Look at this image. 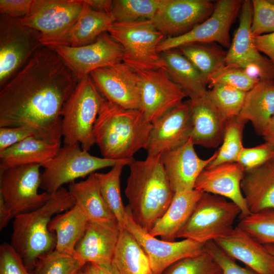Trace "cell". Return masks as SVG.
Here are the masks:
<instances>
[{
    "label": "cell",
    "mask_w": 274,
    "mask_h": 274,
    "mask_svg": "<svg viewBox=\"0 0 274 274\" xmlns=\"http://www.w3.org/2000/svg\"><path fill=\"white\" fill-rule=\"evenodd\" d=\"M237 226L260 244H274V209L241 218Z\"/></svg>",
    "instance_id": "38"
},
{
    "label": "cell",
    "mask_w": 274,
    "mask_h": 274,
    "mask_svg": "<svg viewBox=\"0 0 274 274\" xmlns=\"http://www.w3.org/2000/svg\"><path fill=\"white\" fill-rule=\"evenodd\" d=\"M49 47L61 57L79 80L95 70L123 61L124 56L122 47L108 32L100 35L94 42L85 46Z\"/></svg>",
    "instance_id": "15"
},
{
    "label": "cell",
    "mask_w": 274,
    "mask_h": 274,
    "mask_svg": "<svg viewBox=\"0 0 274 274\" xmlns=\"http://www.w3.org/2000/svg\"><path fill=\"white\" fill-rule=\"evenodd\" d=\"M242 2L217 1L213 13L208 18L182 36L165 38L159 44L158 52L160 54L184 44L194 43L213 42L229 48L231 42L230 29L239 14Z\"/></svg>",
    "instance_id": "13"
},
{
    "label": "cell",
    "mask_w": 274,
    "mask_h": 274,
    "mask_svg": "<svg viewBox=\"0 0 274 274\" xmlns=\"http://www.w3.org/2000/svg\"><path fill=\"white\" fill-rule=\"evenodd\" d=\"M78 274H98V272L95 264L88 263L82 267Z\"/></svg>",
    "instance_id": "53"
},
{
    "label": "cell",
    "mask_w": 274,
    "mask_h": 274,
    "mask_svg": "<svg viewBox=\"0 0 274 274\" xmlns=\"http://www.w3.org/2000/svg\"><path fill=\"white\" fill-rule=\"evenodd\" d=\"M79 79L51 48L42 46L0 91V127L61 124V112Z\"/></svg>",
    "instance_id": "1"
},
{
    "label": "cell",
    "mask_w": 274,
    "mask_h": 274,
    "mask_svg": "<svg viewBox=\"0 0 274 274\" xmlns=\"http://www.w3.org/2000/svg\"><path fill=\"white\" fill-rule=\"evenodd\" d=\"M38 164L8 167L1 170L0 195L13 217L43 205L52 194L38 193L41 175Z\"/></svg>",
    "instance_id": "10"
},
{
    "label": "cell",
    "mask_w": 274,
    "mask_h": 274,
    "mask_svg": "<svg viewBox=\"0 0 274 274\" xmlns=\"http://www.w3.org/2000/svg\"><path fill=\"white\" fill-rule=\"evenodd\" d=\"M241 214L240 208L233 202L221 196L203 193L177 238L202 244L215 241L233 229L234 221Z\"/></svg>",
    "instance_id": "6"
},
{
    "label": "cell",
    "mask_w": 274,
    "mask_h": 274,
    "mask_svg": "<svg viewBox=\"0 0 274 274\" xmlns=\"http://www.w3.org/2000/svg\"><path fill=\"white\" fill-rule=\"evenodd\" d=\"M95 264L97 267L98 274H117L111 263L105 265Z\"/></svg>",
    "instance_id": "54"
},
{
    "label": "cell",
    "mask_w": 274,
    "mask_h": 274,
    "mask_svg": "<svg viewBox=\"0 0 274 274\" xmlns=\"http://www.w3.org/2000/svg\"><path fill=\"white\" fill-rule=\"evenodd\" d=\"M268 251L274 257V244L264 245Z\"/></svg>",
    "instance_id": "55"
},
{
    "label": "cell",
    "mask_w": 274,
    "mask_h": 274,
    "mask_svg": "<svg viewBox=\"0 0 274 274\" xmlns=\"http://www.w3.org/2000/svg\"><path fill=\"white\" fill-rule=\"evenodd\" d=\"M274 115V79L260 80L247 92L238 116L247 122H251L256 133H262Z\"/></svg>",
    "instance_id": "29"
},
{
    "label": "cell",
    "mask_w": 274,
    "mask_h": 274,
    "mask_svg": "<svg viewBox=\"0 0 274 274\" xmlns=\"http://www.w3.org/2000/svg\"><path fill=\"white\" fill-rule=\"evenodd\" d=\"M0 274H32L11 244L0 246Z\"/></svg>",
    "instance_id": "45"
},
{
    "label": "cell",
    "mask_w": 274,
    "mask_h": 274,
    "mask_svg": "<svg viewBox=\"0 0 274 274\" xmlns=\"http://www.w3.org/2000/svg\"><path fill=\"white\" fill-rule=\"evenodd\" d=\"M259 81L242 68L225 64L209 78L208 86L226 85L247 92Z\"/></svg>",
    "instance_id": "42"
},
{
    "label": "cell",
    "mask_w": 274,
    "mask_h": 274,
    "mask_svg": "<svg viewBox=\"0 0 274 274\" xmlns=\"http://www.w3.org/2000/svg\"><path fill=\"white\" fill-rule=\"evenodd\" d=\"M152 124L141 109H127L106 99L93 127V137L102 157L125 160L147 149Z\"/></svg>",
    "instance_id": "3"
},
{
    "label": "cell",
    "mask_w": 274,
    "mask_h": 274,
    "mask_svg": "<svg viewBox=\"0 0 274 274\" xmlns=\"http://www.w3.org/2000/svg\"><path fill=\"white\" fill-rule=\"evenodd\" d=\"M84 4V0H33L30 12L20 20L24 25L39 31L42 45L50 46L75 24Z\"/></svg>",
    "instance_id": "11"
},
{
    "label": "cell",
    "mask_w": 274,
    "mask_h": 274,
    "mask_svg": "<svg viewBox=\"0 0 274 274\" xmlns=\"http://www.w3.org/2000/svg\"><path fill=\"white\" fill-rule=\"evenodd\" d=\"M47 129H42L29 124L0 127V152L30 136Z\"/></svg>",
    "instance_id": "46"
},
{
    "label": "cell",
    "mask_w": 274,
    "mask_h": 274,
    "mask_svg": "<svg viewBox=\"0 0 274 274\" xmlns=\"http://www.w3.org/2000/svg\"><path fill=\"white\" fill-rule=\"evenodd\" d=\"M190 101L193 143L208 148L218 147L222 143L228 120L210 99L208 91Z\"/></svg>",
    "instance_id": "24"
},
{
    "label": "cell",
    "mask_w": 274,
    "mask_h": 274,
    "mask_svg": "<svg viewBox=\"0 0 274 274\" xmlns=\"http://www.w3.org/2000/svg\"><path fill=\"white\" fill-rule=\"evenodd\" d=\"M214 242L231 258L242 262L257 274H274V257L264 245L238 226L227 235Z\"/></svg>",
    "instance_id": "23"
},
{
    "label": "cell",
    "mask_w": 274,
    "mask_h": 274,
    "mask_svg": "<svg viewBox=\"0 0 274 274\" xmlns=\"http://www.w3.org/2000/svg\"><path fill=\"white\" fill-rule=\"evenodd\" d=\"M215 6L209 0H162L151 20L165 38L179 37L208 18Z\"/></svg>",
    "instance_id": "17"
},
{
    "label": "cell",
    "mask_w": 274,
    "mask_h": 274,
    "mask_svg": "<svg viewBox=\"0 0 274 274\" xmlns=\"http://www.w3.org/2000/svg\"><path fill=\"white\" fill-rule=\"evenodd\" d=\"M254 41L259 51L274 65V32L255 37Z\"/></svg>",
    "instance_id": "49"
},
{
    "label": "cell",
    "mask_w": 274,
    "mask_h": 274,
    "mask_svg": "<svg viewBox=\"0 0 274 274\" xmlns=\"http://www.w3.org/2000/svg\"><path fill=\"white\" fill-rule=\"evenodd\" d=\"M84 265L74 256L55 249L37 261L32 274H78Z\"/></svg>",
    "instance_id": "40"
},
{
    "label": "cell",
    "mask_w": 274,
    "mask_h": 274,
    "mask_svg": "<svg viewBox=\"0 0 274 274\" xmlns=\"http://www.w3.org/2000/svg\"><path fill=\"white\" fill-rule=\"evenodd\" d=\"M253 9L251 31L256 36L274 32V2L251 1Z\"/></svg>",
    "instance_id": "43"
},
{
    "label": "cell",
    "mask_w": 274,
    "mask_h": 274,
    "mask_svg": "<svg viewBox=\"0 0 274 274\" xmlns=\"http://www.w3.org/2000/svg\"><path fill=\"white\" fill-rule=\"evenodd\" d=\"M125 194L133 220L148 232L168 208L175 194L167 176L161 154L134 159Z\"/></svg>",
    "instance_id": "2"
},
{
    "label": "cell",
    "mask_w": 274,
    "mask_h": 274,
    "mask_svg": "<svg viewBox=\"0 0 274 274\" xmlns=\"http://www.w3.org/2000/svg\"><path fill=\"white\" fill-rule=\"evenodd\" d=\"M246 93L221 84L213 85L208 90L209 97L227 120L239 115Z\"/></svg>",
    "instance_id": "39"
},
{
    "label": "cell",
    "mask_w": 274,
    "mask_h": 274,
    "mask_svg": "<svg viewBox=\"0 0 274 274\" xmlns=\"http://www.w3.org/2000/svg\"><path fill=\"white\" fill-rule=\"evenodd\" d=\"M68 190L89 222L120 229L116 218L102 197L94 173L88 176L85 180L70 183Z\"/></svg>",
    "instance_id": "26"
},
{
    "label": "cell",
    "mask_w": 274,
    "mask_h": 274,
    "mask_svg": "<svg viewBox=\"0 0 274 274\" xmlns=\"http://www.w3.org/2000/svg\"><path fill=\"white\" fill-rule=\"evenodd\" d=\"M273 2H274V1H273Z\"/></svg>",
    "instance_id": "56"
},
{
    "label": "cell",
    "mask_w": 274,
    "mask_h": 274,
    "mask_svg": "<svg viewBox=\"0 0 274 274\" xmlns=\"http://www.w3.org/2000/svg\"><path fill=\"white\" fill-rule=\"evenodd\" d=\"M13 216L0 195V230L2 231L8 224Z\"/></svg>",
    "instance_id": "51"
},
{
    "label": "cell",
    "mask_w": 274,
    "mask_h": 274,
    "mask_svg": "<svg viewBox=\"0 0 274 274\" xmlns=\"http://www.w3.org/2000/svg\"><path fill=\"white\" fill-rule=\"evenodd\" d=\"M160 55L169 77L182 88L189 99L200 97L207 92L206 79L178 49L169 50Z\"/></svg>",
    "instance_id": "30"
},
{
    "label": "cell",
    "mask_w": 274,
    "mask_h": 274,
    "mask_svg": "<svg viewBox=\"0 0 274 274\" xmlns=\"http://www.w3.org/2000/svg\"><path fill=\"white\" fill-rule=\"evenodd\" d=\"M61 124L30 136L0 152V170L38 164L54 157L61 147Z\"/></svg>",
    "instance_id": "20"
},
{
    "label": "cell",
    "mask_w": 274,
    "mask_h": 274,
    "mask_svg": "<svg viewBox=\"0 0 274 274\" xmlns=\"http://www.w3.org/2000/svg\"><path fill=\"white\" fill-rule=\"evenodd\" d=\"M134 160H113L90 155L79 144H64L52 159L42 164L44 168L41 175L40 188L50 194L57 191L62 185L84 178L95 171L119 163L129 165Z\"/></svg>",
    "instance_id": "7"
},
{
    "label": "cell",
    "mask_w": 274,
    "mask_h": 274,
    "mask_svg": "<svg viewBox=\"0 0 274 274\" xmlns=\"http://www.w3.org/2000/svg\"><path fill=\"white\" fill-rule=\"evenodd\" d=\"M119 232L120 229L89 222L73 256L84 265L88 263L111 264Z\"/></svg>",
    "instance_id": "25"
},
{
    "label": "cell",
    "mask_w": 274,
    "mask_h": 274,
    "mask_svg": "<svg viewBox=\"0 0 274 274\" xmlns=\"http://www.w3.org/2000/svg\"><path fill=\"white\" fill-rule=\"evenodd\" d=\"M92 9L111 14L113 2L112 0H84Z\"/></svg>",
    "instance_id": "50"
},
{
    "label": "cell",
    "mask_w": 274,
    "mask_h": 274,
    "mask_svg": "<svg viewBox=\"0 0 274 274\" xmlns=\"http://www.w3.org/2000/svg\"><path fill=\"white\" fill-rule=\"evenodd\" d=\"M33 0H0V13L12 18H21L27 15Z\"/></svg>",
    "instance_id": "48"
},
{
    "label": "cell",
    "mask_w": 274,
    "mask_h": 274,
    "mask_svg": "<svg viewBox=\"0 0 274 274\" xmlns=\"http://www.w3.org/2000/svg\"><path fill=\"white\" fill-rule=\"evenodd\" d=\"M274 160V159H273Z\"/></svg>",
    "instance_id": "57"
},
{
    "label": "cell",
    "mask_w": 274,
    "mask_h": 274,
    "mask_svg": "<svg viewBox=\"0 0 274 274\" xmlns=\"http://www.w3.org/2000/svg\"><path fill=\"white\" fill-rule=\"evenodd\" d=\"M89 219L76 203L65 212L53 217L48 225V229L55 232V250L74 255L75 247L84 234Z\"/></svg>",
    "instance_id": "32"
},
{
    "label": "cell",
    "mask_w": 274,
    "mask_h": 274,
    "mask_svg": "<svg viewBox=\"0 0 274 274\" xmlns=\"http://www.w3.org/2000/svg\"><path fill=\"white\" fill-rule=\"evenodd\" d=\"M162 0H113L111 15L114 22L151 20Z\"/></svg>",
    "instance_id": "37"
},
{
    "label": "cell",
    "mask_w": 274,
    "mask_h": 274,
    "mask_svg": "<svg viewBox=\"0 0 274 274\" xmlns=\"http://www.w3.org/2000/svg\"><path fill=\"white\" fill-rule=\"evenodd\" d=\"M126 209L127 216L125 228L133 235L147 254L153 274H161L176 262L205 251L204 244L190 239L169 242L157 238L133 220L127 206Z\"/></svg>",
    "instance_id": "16"
},
{
    "label": "cell",
    "mask_w": 274,
    "mask_h": 274,
    "mask_svg": "<svg viewBox=\"0 0 274 274\" xmlns=\"http://www.w3.org/2000/svg\"><path fill=\"white\" fill-rule=\"evenodd\" d=\"M202 193L194 189L175 192L168 208L149 233L154 236H159L162 239L175 242Z\"/></svg>",
    "instance_id": "27"
},
{
    "label": "cell",
    "mask_w": 274,
    "mask_h": 274,
    "mask_svg": "<svg viewBox=\"0 0 274 274\" xmlns=\"http://www.w3.org/2000/svg\"><path fill=\"white\" fill-rule=\"evenodd\" d=\"M41 33L20 18L0 15V85L4 86L42 46Z\"/></svg>",
    "instance_id": "9"
},
{
    "label": "cell",
    "mask_w": 274,
    "mask_h": 274,
    "mask_svg": "<svg viewBox=\"0 0 274 274\" xmlns=\"http://www.w3.org/2000/svg\"><path fill=\"white\" fill-rule=\"evenodd\" d=\"M161 274H222V270L213 257L204 251L176 262Z\"/></svg>",
    "instance_id": "41"
},
{
    "label": "cell",
    "mask_w": 274,
    "mask_h": 274,
    "mask_svg": "<svg viewBox=\"0 0 274 274\" xmlns=\"http://www.w3.org/2000/svg\"><path fill=\"white\" fill-rule=\"evenodd\" d=\"M111 264L117 274H153L147 254L125 228L120 229Z\"/></svg>",
    "instance_id": "33"
},
{
    "label": "cell",
    "mask_w": 274,
    "mask_h": 274,
    "mask_svg": "<svg viewBox=\"0 0 274 274\" xmlns=\"http://www.w3.org/2000/svg\"><path fill=\"white\" fill-rule=\"evenodd\" d=\"M192 130L191 101L189 99L152 123L146 149L148 155L161 154L182 146L190 139Z\"/></svg>",
    "instance_id": "19"
},
{
    "label": "cell",
    "mask_w": 274,
    "mask_h": 274,
    "mask_svg": "<svg viewBox=\"0 0 274 274\" xmlns=\"http://www.w3.org/2000/svg\"><path fill=\"white\" fill-rule=\"evenodd\" d=\"M178 49L206 79L225 65L227 51L217 43H194L183 45Z\"/></svg>",
    "instance_id": "34"
},
{
    "label": "cell",
    "mask_w": 274,
    "mask_h": 274,
    "mask_svg": "<svg viewBox=\"0 0 274 274\" xmlns=\"http://www.w3.org/2000/svg\"><path fill=\"white\" fill-rule=\"evenodd\" d=\"M191 138L184 144L161 154L162 162L175 192L194 189L195 182L201 172L217 155V151L207 159L196 154Z\"/></svg>",
    "instance_id": "22"
},
{
    "label": "cell",
    "mask_w": 274,
    "mask_h": 274,
    "mask_svg": "<svg viewBox=\"0 0 274 274\" xmlns=\"http://www.w3.org/2000/svg\"><path fill=\"white\" fill-rule=\"evenodd\" d=\"M84 3L75 24L62 38L51 46L81 47L94 42L100 35L108 32L114 22L111 15L95 11Z\"/></svg>",
    "instance_id": "31"
},
{
    "label": "cell",
    "mask_w": 274,
    "mask_h": 274,
    "mask_svg": "<svg viewBox=\"0 0 274 274\" xmlns=\"http://www.w3.org/2000/svg\"><path fill=\"white\" fill-rule=\"evenodd\" d=\"M253 9L251 1H243L239 24L227 51L225 64L245 70L260 80L274 79V65L261 54L251 31Z\"/></svg>",
    "instance_id": "12"
},
{
    "label": "cell",
    "mask_w": 274,
    "mask_h": 274,
    "mask_svg": "<svg viewBox=\"0 0 274 274\" xmlns=\"http://www.w3.org/2000/svg\"><path fill=\"white\" fill-rule=\"evenodd\" d=\"M75 203L69 191L62 187L40 207L14 217L11 245L29 270L33 269L40 257L55 249L56 235L48 229L53 216Z\"/></svg>",
    "instance_id": "4"
},
{
    "label": "cell",
    "mask_w": 274,
    "mask_h": 274,
    "mask_svg": "<svg viewBox=\"0 0 274 274\" xmlns=\"http://www.w3.org/2000/svg\"><path fill=\"white\" fill-rule=\"evenodd\" d=\"M108 32L123 48V61L135 70L164 69L157 48L165 37L150 20L114 22Z\"/></svg>",
    "instance_id": "8"
},
{
    "label": "cell",
    "mask_w": 274,
    "mask_h": 274,
    "mask_svg": "<svg viewBox=\"0 0 274 274\" xmlns=\"http://www.w3.org/2000/svg\"><path fill=\"white\" fill-rule=\"evenodd\" d=\"M204 249L220 265L222 274H257L237 264L234 259L226 254L214 241L204 243Z\"/></svg>",
    "instance_id": "47"
},
{
    "label": "cell",
    "mask_w": 274,
    "mask_h": 274,
    "mask_svg": "<svg viewBox=\"0 0 274 274\" xmlns=\"http://www.w3.org/2000/svg\"><path fill=\"white\" fill-rule=\"evenodd\" d=\"M125 165L119 163L106 173H94L102 197L116 218L120 229L125 228L127 216L121 193V175Z\"/></svg>",
    "instance_id": "35"
},
{
    "label": "cell",
    "mask_w": 274,
    "mask_h": 274,
    "mask_svg": "<svg viewBox=\"0 0 274 274\" xmlns=\"http://www.w3.org/2000/svg\"><path fill=\"white\" fill-rule=\"evenodd\" d=\"M106 98L90 75L79 80L61 112L64 144H79L88 151L95 144L93 127Z\"/></svg>",
    "instance_id": "5"
},
{
    "label": "cell",
    "mask_w": 274,
    "mask_h": 274,
    "mask_svg": "<svg viewBox=\"0 0 274 274\" xmlns=\"http://www.w3.org/2000/svg\"><path fill=\"white\" fill-rule=\"evenodd\" d=\"M262 136L265 142L274 146V115L267 123Z\"/></svg>",
    "instance_id": "52"
},
{
    "label": "cell",
    "mask_w": 274,
    "mask_h": 274,
    "mask_svg": "<svg viewBox=\"0 0 274 274\" xmlns=\"http://www.w3.org/2000/svg\"><path fill=\"white\" fill-rule=\"evenodd\" d=\"M135 71L140 78V109L152 124L188 97L164 69Z\"/></svg>",
    "instance_id": "14"
},
{
    "label": "cell",
    "mask_w": 274,
    "mask_h": 274,
    "mask_svg": "<svg viewBox=\"0 0 274 274\" xmlns=\"http://www.w3.org/2000/svg\"><path fill=\"white\" fill-rule=\"evenodd\" d=\"M274 159V146L265 142L251 148L243 147L238 159L245 171L258 167L268 161Z\"/></svg>",
    "instance_id": "44"
},
{
    "label": "cell",
    "mask_w": 274,
    "mask_h": 274,
    "mask_svg": "<svg viewBox=\"0 0 274 274\" xmlns=\"http://www.w3.org/2000/svg\"><path fill=\"white\" fill-rule=\"evenodd\" d=\"M246 123L238 116L227 121L222 145L217 150L215 158L207 167L227 162H237L239 155L244 147L242 140Z\"/></svg>",
    "instance_id": "36"
},
{
    "label": "cell",
    "mask_w": 274,
    "mask_h": 274,
    "mask_svg": "<svg viewBox=\"0 0 274 274\" xmlns=\"http://www.w3.org/2000/svg\"><path fill=\"white\" fill-rule=\"evenodd\" d=\"M241 189L251 213L274 209V160L245 171Z\"/></svg>",
    "instance_id": "28"
},
{
    "label": "cell",
    "mask_w": 274,
    "mask_h": 274,
    "mask_svg": "<svg viewBox=\"0 0 274 274\" xmlns=\"http://www.w3.org/2000/svg\"><path fill=\"white\" fill-rule=\"evenodd\" d=\"M245 170L238 162H227L207 167L198 176L194 189L222 196L240 208L239 218L251 214L241 189Z\"/></svg>",
    "instance_id": "21"
},
{
    "label": "cell",
    "mask_w": 274,
    "mask_h": 274,
    "mask_svg": "<svg viewBox=\"0 0 274 274\" xmlns=\"http://www.w3.org/2000/svg\"><path fill=\"white\" fill-rule=\"evenodd\" d=\"M89 75L107 100L127 109H140V78L129 65L122 61L95 70Z\"/></svg>",
    "instance_id": "18"
}]
</instances>
